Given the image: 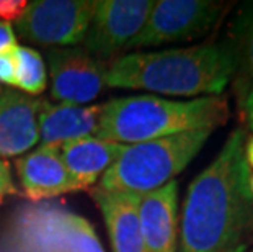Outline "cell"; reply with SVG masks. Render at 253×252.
I'll return each mask as SVG.
<instances>
[{
    "label": "cell",
    "instance_id": "21",
    "mask_svg": "<svg viewBox=\"0 0 253 252\" xmlns=\"http://www.w3.org/2000/svg\"><path fill=\"white\" fill-rule=\"evenodd\" d=\"M15 46H18L17 35L12 28V23L0 21V52L12 51Z\"/></svg>",
    "mask_w": 253,
    "mask_h": 252
},
{
    "label": "cell",
    "instance_id": "25",
    "mask_svg": "<svg viewBox=\"0 0 253 252\" xmlns=\"http://www.w3.org/2000/svg\"><path fill=\"white\" fill-rule=\"evenodd\" d=\"M249 190H250V195L253 197V172H250L249 175Z\"/></svg>",
    "mask_w": 253,
    "mask_h": 252
},
{
    "label": "cell",
    "instance_id": "7",
    "mask_svg": "<svg viewBox=\"0 0 253 252\" xmlns=\"http://www.w3.org/2000/svg\"><path fill=\"white\" fill-rule=\"evenodd\" d=\"M154 0H95L82 50L100 61L116 59L137 36Z\"/></svg>",
    "mask_w": 253,
    "mask_h": 252
},
{
    "label": "cell",
    "instance_id": "11",
    "mask_svg": "<svg viewBox=\"0 0 253 252\" xmlns=\"http://www.w3.org/2000/svg\"><path fill=\"white\" fill-rule=\"evenodd\" d=\"M15 167L23 194L31 202L75 192L71 175L59 154V148L38 146L35 151L17 159Z\"/></svg>",
    "mask_w": 253,
    "mask_h": 252
},
{
    "label": "cell",
    "instance_id": "8",
    "mask_svg": "<svg viewBox=\"0 0 253 252\" xmlns=\"http://www.w3.org/2000/svg\"><path fill=\"white\" fill-rule=\"evenodd\" d=\"M51 97L59 103L85 105L106 87V64L82 48H51L47 51Z\"/></svg>",
    "mask_w": 253,
    "mask_h": 252
},
{
    "label": "cell",
    "instance_id": "16",
    "mask_svg": "<svg viewBox=\"0 0 253 252\" xmlns=\"http://www.w3.org/2000/svg\"><path fill=\"white\" fill-rule=\"evenodd\" d=\"M13 57L17 64V85L20 92L40 95L47 85V69L44 59L30 46H15Z\"/></svg>",
    "mask_w": 253,
    "mask_h": 252
},
{
    "label": "cell",
    "instance_id": "14",
    "mask_svg": "<svg viewBox=\"0 0 253 252\" xmlns=\"http://www.w3.org/2000/svg\"><path fill=\"white\" fill-rule=\"evenodd\" d=\"M91 197L105 218L113 252H147L139 223V195L91 189Z\"/></svg>",
    "mask_w": 253,
    "mask_h": 252
},
{
    "label": "cell",
    "instance_id": "9",
    "mask_svg": "<svg viewBox=\"0 0 253 252\" xmlns=\"http://www.w3.org/2000/svg\"><path fill=\"white\" fill-rule=\"evenodd\" d=\"M41 99L15 89L0 92V157L26 154L40 143Z\"/></svg>",
    "mask_w": 253,
    "mask_h": 252
},
{
    "label": "cell",
    "instance_id": "15",
    "mask_svg": "<svg viewBox=\"0 0 253 252\" xmlns=\"http://www.w3.org/2000/svg\"><path fill=\"white\" fill-rule=\"evenodd\" d=\"M227 43L235 59V72L230 82L240 106L253 89V2L239 8L230 23Z\"/></svg>",
    "mask_w": 253,
    "mask_h": 252
},
{
    "label": "cell",
    "instance_id": "22",
    "mask_svg": "<svg viewBox=\"0 0 253 252\" xmlns=\"http://www.w3.org/2000/svg\"><path fill=\"white\" fill-rule=\"evenodd\" d=\"M239 108L242 111V116H244L245 125L253 131V89L250 90V94L247 95V99L244 100V103H242Z\"/></svg>",
    "mask_w": 253,
    "mask_h": 252
},
{
    "label": "cell",
    "instance_id": "6",
    "mask_svg": "<svg viewBox=\"0 0 253 252\" xmlns=\"http://www.w3.org/2000/svg\"><path fill=\"white\" fill-rule=\"evenodd\" d=\"M222 10L224 3L212 0H157L127 50L196 40L217 23Z\"/></svg>",
    "mask_w": 253,
    "mask_h": 252
},
{
    "label": "cell",
    "instance_id": "12",
    "mask_svg": "<svg viewBox=\"0 0 253 252\" xmlns=\"http://www.w3.org/2000/svg\"><path fill=\"white\" fill-rule=\"evenodd\" d=\"M101 105L51 103L41 100L40 146L61 148L64 143L96 136Z\"/></svg>",
    "mask_w": 253,
    "mask_h": 252
},
{
    "label": "cell",
    "instance_id": "1",
    "mask_svg": "<svg viewBox=\"0 0 253 252\" xmlns=\"http://www.w3.org/2000/svg\"><path fill=\"white\" fill-rule=\"evenodd\" d=\"M245 131L229 135L216 159L188 187L178 229V252H222L253 231Z\"/></svg>",
    "mask_w": 253,
    "mask_h": 252
},
{
    "label": "cell",
    "instance_id": "27",
    "mask_svg": "<svg viewBox=\"0 0 253 252\" xmlns=\"http://www.w3.org/2000/svg\"><path fill=\"white\" fill-rule=\"evenodd\" d=\"M252 252H253V251H252Z\"/></svg>",
    "mask_w": 253,
    "mask_h": 252
},
{
    "label": "cell",
    "instance_id": "20",
    "mask_svg": "<svg viewBox=\"0 0 253 252\" xmlns=\"http://www.w3.org/2000/svg\"><path fill=\"white\" fill-rule=\"evenodd\" d=\"M17 194V187L12 179V172H10V165L0 159V202H3L8 195Z\"/></svg>",
    "mask_w": 253,
    "mask_h": 252
},
{
    "label": "cell",
    "instance_id": "24",
    "mask_svg": "<svg viewBox=\"0 0 253 252\" xmlns=\"http://www.w3.org/2000/svg\"><path fill=\"white\" fill-rule=\"evenodd\" d=\"M222 252H249V246H247L245 243H240V244L232 246V248L225 249V251H222Z\"/></svg>",
    "mask_w": 253,
    "mask_h": 252
},
{
    "label": "cell",
    "instance_id": "26",
    "mask_svg": "<svg viewBox=\"0 0 253 252\" xmlns=\"http://www.w3.org/2000/svg\"><path fill=\"white\" fill-rule=\"evenodd\" d=\"M2 90H3V89H2V85H0V92H2Z\"/></svg>",
    "mask_w": 253,
    "mask_h": 252
},
{
    "label": "cell",
    "instance_id": "4",
    "mask_svg": "<svg viewBox=\"0 0 253 252\" xmlns=\"http://www.w3.org/2000/svg\"><path fill=\"white\" fill-rule=\"evenodd\" d=\"M212 131L193 130L129 144L95 189L110 194H150L175 180L201 151Z\"/></svg>",
    "mask_w": 253,
    "mask_h": 252
},
{
    "label": "cell",
    "instance_id": "10",
    "mask_svg": "<svg viewBox=\"0 0 253 252\" xmlns=\"http://www.w3.org/2000/svg\"><path fill=\"white\" fill-rule=\"evenodd\" d=\"M139 223L147 252H178V182L139 195Z\"/></svg>",
    "mask_w": 253,
    "mask_h": 252
},
{
    "label": "cell",
    "instance_id": "17",
    "mask_svg": "<svg viewBox=\"0 0 253 252\" xmlns=\"http://www.w3.org/2000/svg\"><path fill=\"white\" fill-rule=\"evenodd\" d=\"M64 252H105L93 226L84 216L64 213Z\"/></svg>",
    "mask_w": 253,
    "mask_h": 252
},
{
    "label": "cell",
    "instance_id": "13",
    "mask_svg": "<svg viewBox=\"0 0 253 252\" xmlns=\"http://www.w3.org/2000/svg\"><path fill=\"white\" fill-rule=\"evenodd\" d=\"M125 148V144L96 136L64 143L59 148V154L71 175L75 192L93 187L116 162Z\"/></svg>",
    "mask_w": 253,
    "mask_h": 252
},
{
    "label": "cell",
    "instance_id": "19",
    "mask_svg": "<svg viewBox=\"0 0 253 252\" xmlns=\"http://www.w3.org/2000/svg\"><path fill=\"white\" fill-rule=\"evenodd\" d=\"M26 7L25 0H0V21L15 23Z\"/></svg>",
    "mask_w": 253,
    "mask_h": 252
},
{
    "label": "cell",
    "instance_id": "3",
    "mask_svg": "<svg viewBox=\"0 0 253 252\" xmlns=\"http://www.w3.org/2000/svg\"><path fill=\"white\" fill-rule=\"evenodd\" d=\"M224 97L170 100L155 95L113 99L101 105L96 138L136 144L193 130H216L229 120Z\"/></svg>",
    "mask_w": 253,
    "mask_h": 252
},
{
    "label": "cell",
    "instance_id": "2",
    "mask_svg": "<svg viewBox=\"0 0 253 252\" xmlns=\"http://www.w3.org/2000/svg\"><path fill=\"white\" fill-rule=\"evenodd\" d=\"M235 59L227 41L154 52H129L106 64V87L170 97H217L230 84Z\"/></svg>",
    "mask_w": 253,
    "mask_h": 252
},
{
    "label": "cell",
    "instance_id": "5",
    "mask_svg": "<svg viewBox=\"0 0 253 252\" xmlns=\"http://www.w3.org/2000/svg\"><path fill=\"white\" fill-rule=\"evenodd\" d=\"M95 0H33L26 2L13 31L35 45L75 48L85 40Z\"/></svg>",
    "mask_w": 253,
    "mask_h": 252
},
{
    "label": "cell",
    "instance_id": "23",
    "mask_svg": "<svg viewBox=\"0 0 253 252\" xmlns=\"http://www.w3.org/2000/svg\"><path fill=\"white\" fill-rule=\"evenodd\" d=\"M244 157L249 169H253V136L245 138L244 143Z\"/></svg>",
    "mask_w": 253,
    "mask_h": 252
},
{
    "label": "cell",
    "instance_id": "18",
    "mask_svg": "<svg viewBox=\"0 0 253 252\" xmlns=\"http://www.w3.org/2000/svg\"><path fill=\"white\" fill-rule=\"evenodd\" d=\"M0 85H8L10 89L17 85V64L13 50L0 52Z\"/></svg>",
    "mask_w": 253,
    "mask_h": 252
}]
</instances>
